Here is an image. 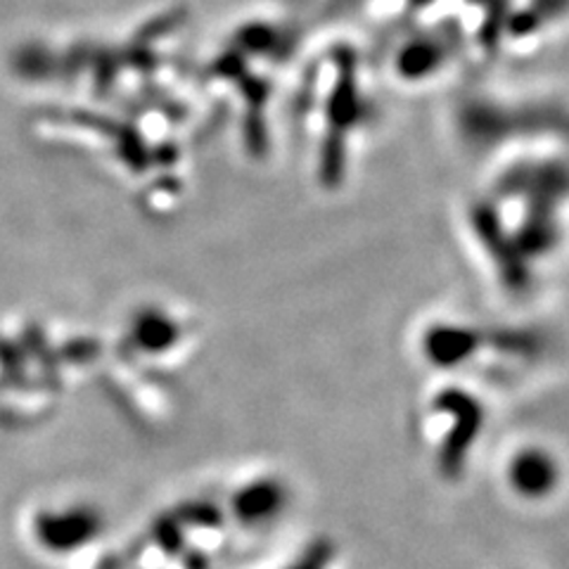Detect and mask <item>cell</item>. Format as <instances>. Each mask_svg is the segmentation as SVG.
Instances as JSON below:
<instances>
[]
</instances>
